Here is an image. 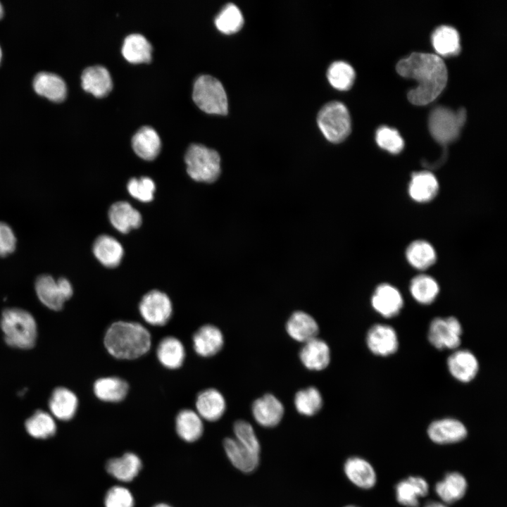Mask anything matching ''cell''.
<instances>
[{
    "instance_id": "cell-1",
    "label": "cell",
    "mask_w": 507,
    "mask_h": 507,
    "mask_svg": "<svg viewBox=\"0 0 507 507\" xmlns=\"http://www.w3.org/2000/svg\"><path fill=\"white\" fill-rule=\"evenodd\" d=\"M397 73L402 77L414 79L418 86L408 93V101L424 106L434 101L446 87L448 73L444 61L437 55L412 53L396 64Z\"/></svg>"
},
{
    "instance_id": "cell-2",
    "label": "cell",
    "mask_w": 507,
    "mask_h": 507,
    "mask_svg": "<svg viewBox=\"0 0 507 507\" xmlns=\"http://www.w3.org/2000/svg\"><path fill=\"white\" fill-rule=\"evenodd\" d=\"M104 343L108 353L114 358L132 360L149 351L151 337L149 330L139 323L116 321L107 329Z\"/></svg>"
},
{
    "instance_id": "cell-3",
    "label": "cell",
    "mask_w": 507,
    "mask_h": 507,
    "mask_svg": "<svg viewBox=\"0 0 507 507\" xmlns=\"http://www.w3.org/2000/svg\"><path fill=\"white\" fill-rule=\"evenodd\" d=\"M1 325L8 345L20 349L34 346L37 337L36 323L27 311L18 308L4 311Z\"/></svg>"
},
{
    "instance_id": "cell-4",
    "label": "cell",
    "mask_w": 507,
    "mask_h": 507,
    "mask_svg": "<svg viewBox=\"0 0 507 507\" xmlns=\"http://www.w3.org/2000/svg\"><path fill=\"white\" fill-rule=\"evenodd\" d=\"M187 172L195 181L211 183L220 174V157L212 149L199 144H191L184 156Z\"/></svg>"
},
{
    "instance_id": "cell-5",
    "label": "cell",
    "mask_w": 507,
    "mask_h": 507,
    "mask_svg": "<svg viewBox=\"0 0 507 507\" xmlns=\"http://www.w3.org/2000/svg\"><path fill=\"white\" fill-rule=\"evenodd\" d=\"M193 99L204 111L225 115L228 111V102L222 83L208 75L198 77L194 84Z\"/></svg>"
},
{
    "instance_id": "cell-6",
    "label": "cell",
    "mask_w": 507,
    "mask_h": 507,
    "mask_svg": "<svg viewBox=\"0 0 507 507\" xmlns=\"http://www.w3.org/2000/svg\"><path fill=\"white\" fill-rule=\"evenodd\" d=\"M317 123L325 137L332 143L343 142L351 132L349 111L339 101H330L323 106L318 112Z\"/></svg>"
},
{
    "instance_id": "cell-7",
    "label": "cell",
    "mask_w": 507,
    "mask_h": 507,
    "mask_svg": "<svg viewBox=\"0 0 507 507\" xmlns=\"http://www.w3.org/2000/svg\"><path fill=\"white\" fill-rule=\"evenodd\" d=\"M466 118V111L463 108L455 112L446 107H437L429 116L430 132L439 143L449 144L458 137Z\"/></svg>"
},
{
    "instance_id": "cell-8",
    "label": "cell",
    "mask_w": 507,
    "mask_h": 507,
    "mask_svg": "<svg viewBox=\"0 0 507 507\" xmlns=\"http://www.w3.org/2000/svg\"><path fill=\"white\" fill-rule=\"evenodd\" d=\"M35 290L39 300L48 308L54 311L61 310L64 302L73 293L70 282L65 278L56 281L51 275H43L36 280Z\"/></svg>"
},
{
    "instance_id": "cell-9",
    "label": "cell",
    "mask_w": 507,
    "mask_h": 507,
    "mask_svg": "<svg viewBox=\"0 0 507 507\" xmlns=\"http://www.w3.org/2000/svg\"><path fill=\"white\" fill-rule=\"evenodd\" d=\"M141 317L153 326H163L170 320L173 305L168 296L157 289L147 292L139 304Z\"/></svg>"
},
{
    "instance_id": "cell-10",
    "label": "cell",
    "mask_w": 507,
    "mask_h": 507,
    "mask_svg": "<svg viewBox=\"0 0 507 507\" xmlns=\"http://www.w3.org/2000/svg\"><path fill=\"white\" fill-rule=\"evenodd\" d=\"M462 327L453 316L436 318L432 320L428 330V340L437 349H455L461 344Z\"/></svg>"
},
{
    "instance_id": "cell-11",
    "label": "cell",
    "mask_w": 507,
    "mask_h": 507,
    "mask_svg": "<svg viewBox=\"0 0 507 507\" xmlns=\"http://www.w3.org/2000/svg\"><path fill=\"white\" fill-rule=\"evenodd\" d=\"M366 343L373 353L381 356L394 353L399 346L394 329L384 324H375L369 329L366 335Z\"/></svg>"
},
{
    "instance_id": "cell-12",
    "label": "cell",
    "mask_w": 507,
    "mask_h": 507,
    "mask_svg": "<svg viewBox=\"0 0 507 507\" xmlns=\"http://www.w3.org/2000/svg\"><path fill=\"white\" fill-rule=\"evenodd\" d=\"M430 439L439 444H448L463 440L468 432L465 425L453 418H444L432 422L428 427Z\"/></svg>"
},
{
    "instance_id": "cell-13",
    "label": "cell",
    "mask_w": 507,
    "mask_h": 507,
    "mask_svg": "<svg viewBox=\"0 0 507 507\" xmlns=\"http://www.w3.org/2000/svg\"><path fill=\"white\" fill-rule=\"evenodd\" d=\"M371 303L373 308L381 315L392 318L399 313L403 301L396 288L389 284H381L375 289Z\"/></svg>"
},
{
    "instance_id": "cell-14",
    "label": "cell",
    "mask_w": 507,
    "mask_h": 507,
    "mask_svg": "<svg viewBox=\"0 0 507 507\" xmlns=\"http://www.w3.org/2000/svg\"><path fill=\"white\" fill-rule=\"evenodd\" d=\"M32 87L38 95L55 103L63 101L67 96L68 88L65 82L54 73H38L34 77Z\"/></svg>"
},
{
    "instance_id": "cell-15",
    "label": "cell",
    "mask_w": 507,
    "mask_h": 507,
    "mask_svg": "<svg viewBox=\"0 0 507 507\" xmlns=\"http://www.w3.org/2000/svg\"><path fill=\"white\" fill-rule=\"evenodd\" d=\"M252 414L258 424L265 427H272L281 421L284 406L275 396L267 394L254 402Z\"/></svg>"
},
{
    "instance_id": "cell-16",
    "label": "cell",
    "mask_w": 507,
    "mask_h": 507,
    "mask_svg": "<svg viewBox=\"0 0 507 507\" xmlns=\"http://www.w3.org/2000/svg\"><path fill=\"white\" fill-rule=\"evenodd\" d=\"M195 352L202 357L215 355L222 349L224 338L222 332L216 326L207 324L199 327L192 337Z\"/></svg>"
},
{
    "instance_id": "cell-17",
    "label": "cell",
    "mask_w": 507,
    "mask_h": 507,
    "mask_svg": "<svg viewBox=\"0 0 507 507\" xmlns=\"http://www.w3.org/2000/svg\"><path fill=\"white\" fill-rule=\"evenodd\" d=\"M451 375L462 382H469L476 376L479 363L475 355L468 350H457L447 359Z\"/></svg>"
},
{
    "instance_id": "cell-18",
    "label": "cell",
    "mask_w": 507,
    "mask_h": 507,
    "mask_svg": "<svg viewBox=\"0 0 507 507\" xmlns=\"http://www.w3.org/2000/svg\"><path fill=\"white\" fill-rule=\"evenodd\" d=\"M196 413L208 421L219 420L226 409L223 394L216 389L209 388L201 392L196 399Z\"/></svg>"
},
{
    "instance_id": "cell-19",
    "label": "cell",
    "mask_w": 507,
    "mask_h": 507,
    "mask_svg": "<svg viewBox=\"0 0 507 507\" xmlns=\"http://www.w3.org/2000/svg\"><path fill=\"white\" fill-rule=\"evenodd\" d=\"M397 501L406 507H419L420 497H425L429 493V486L425 479L418 476H411L400 481L395 487Z\"/></svg>"
},
{
    "instance_id": "cell-20",
    "label": "cell",
    "mask_w": 507,
    "mask_h": 507,
    "mask_svg": "<svg viewBox=\"0 0 507 507\" xmlns=\"http://www.w3.org/2000/svg\"><path fill=\"white\" fill-rule=\"evenodd\" d=\"M81 85L84 90L95 96H106L112 89L113 82L108 70L96 65L85 68L81 75Z\"/></svg>"
},
{
    "instance_id": "cell-21",
    "label": "cell",
    "mask_w": 507,
    "mask_h": 507,
    "mask_svg": "<svg viewBox=\"0 0 507 507\" xmlns=\"http://www.w3.org/2000/svg\"><path fill=\"white\" fill-rule=\"evenodd\" d=\"M301 361L312 370L325 368L330 361V351L327 344L315 337L306 342L299 352Z\"/></svg>"
},
{
    "instance_id": "cell-22",
    "label": "cell",
    "mask_w": 507,
    "mask_h": 507,
    "mask_svg": "<svg viewBox=\"0 0 507 507\" xmlns=\"http://www.w3.org/2000/svg\"><path fill=\"white\" fill-rule=\"evenodd\" d=\"M223 446L230 462L240 471L248 473L258 467L259 455L249 450L236 439H225Z\"/></svg>"
},
{
    "instance_id": "cell-23",
    "label": "cell",
    "mask_w": 507,
    "mask_h": 507,
    "mask_svg": "<svg viewBox=\"0 0 507 507\" xmlns=\"http://www.w3.org/2000/svg\"><path fill=\"white\" fill-rule=\"evenodd\" d=\"M108 218L111 225L122 233H127L142 224L140 213L127 201L112 204L108 210Z\"/></svg>"
},
{
    "instance_id": "cell-24",
    "label": "cell",
    "mask_w": 507,
    "mask_h": 507,
    "mask_svg": "<svg viewBox=\"0 0 507 507\" xmlns=\"http://www.w3.org/2000/svg\"><path fill=\"white\" fill-rule=\"evenodd\" d=\"M345 475L356 486L368 489L375 486L376 473L370 463L360 457L349 458L344 466Z\"/></svg>"
},
{
    "instance_id": "cell-25",
    "label": "cell",
    "mask_w": 507,
    "mask_h": 507,
    "mask_svg": "<svg viewBox=\"0 0 507 507\" xmlns=\"http://www.w3.org/2000/svg\"><path fill=\"white\" fill-rule=\"evenodd\" d=\"M132 146L140 158L151 161L159 154L161 142L158 132L153 127L143 126L134 134Z\"/></svg>"
},
{
    "instance_id": "cell-26",
    "label": "cell",
    "mask_w": 507,
    "mask_h": 507,
    "mask_svg": "<svg viewBox=\"0 0 507 507\" xmlns=\"http://www.w3.org/2000/svg\"><path fill=\"white\" fill-rule=\"evenodd\" d=\"M93 253L96 259L107 268L118 266L124 251L120 243L114 237L103 234L99 236L93 244Z\"/></svg>"
},
{
    "instance_id": "cell-27",
    "label": "cell",
    "mask_w": 507,
    "mask_h": 507,
    "mask_svg": "<svg viewBox=\"0 0 507 507\" xmlns=\"http://www.w3.org/2000/svg\"><path fill=\"white\" fill-rule=\"evenodd\" d=\"M156 356L161 364L166 368L175 370L183 364L186 352L182 342L175 337H164L159 342Z\"/></svg>"
},
{
    "instance_id": "cell-28",
    "label": "cell",
    "mask_w": 507,
    "mask_h": 507,
    "mask_svg": "<svg viewBox=\"0 0 507 507\" xmlns=\"http://www.w3.org/2000/svg\"><path fill=\"white\" fill-rule=\"evenodd\" d=\"M286 330L292 339L298 342H306L316 337L318 325L315 320L309 314L303 311H296L287 322Z\"/></svg>"
},
{
    "instance_id": "cell-29",
    "label": "cell",
    "mask_w": 507,
    "mask_h": 507,
    "mask_svg": "<svg viewBox=\"0 0 507 507\" xmlns=\"http://www.w3.org/2000/svg\"><path fill=\"white\" fill-rule=\"evenodd\" d=\"M142 468V461L133 453H126L120 458H114L106 463L107 472L121 482L132 481Z\"/></svg>"
},
{
    "instance_id": "cell-30",
    "label": "cell",
    "mask_w": 507,
    "mask_h": 507,
    "mask_svg": "<svg viewBox=\"0 0 507 507\" xmlns=\"http://www.w3.org/2000/svg\"><path fill=\"white\" fill-rule=\"evenodd\" d=\"M468 483L459 472L447 473L442 480L435 485L438 496L446 503H453L461 499L465 494Z\"/></svg>"
},
{
    "instance_id": "cell-31",
    "label": "cell",
    "mask_w": 507,
    "mask_h": 507,
    "mask_svg": "<svg viewBox=\"0 0 507 507\" xmlns=\"http://www.w3.org/2000/svg\"><path fill=\"white\" fill-rule=\"evenodd\" d=\"M127 382L118 377H105L98 379L94 384L96 396L104 401L115 403L123 401L127 394Z\"/></svg>"
},
{
    "instance_id": "cell-32",
    "label": "cell",
    "mask_w": 507,
    "mask_h": 507,
    "mask_svg": "<svg viewBox=\"0 0 507 507\" xmlns=\"http://www.w3.org/2000/svg\"><path fill=\"white\" fill-rule=\"evenodd\" d=\"M175 428L182 439L193 442L198 440L203 434L202 418L196 411L191 409L182 410L176 416Z\"/></svg>"
},
{
    "instance_id": "cell-33",
    "label": "cell",
    "mask_w": 507,
    "mask_h": 507,
    "mask_svg": "<svg viewBox=\"0 0 507 507\" xmlns=\"http://www.w3.org/2000/svg\"><path fill=\"white\" fill-rule=\"evenodd\" d=\"M439 189L437 180L427 171L416 173L412 175L408 187L411 197L418 202H427L432 199Z\"/></svg>"
},
{
    "instance_id": "cell-34",
    "label": "cell",
    "mask_w": 507,
    "mask_h": 507,
    "mask_svg": "<svg viewBox=\"0 0 507 507\" xmlns=\"http://www.w3.org/2000/svg\"><path fill=\"white\" fill-rule=\"evenodd\" d=\"M432 42L436 52L443 56H456L461 51L458 32L450 26L437 27L432 35Z\"/></svg>"
},
{
    "instance_id": "cell-35",
    "label": "cell",
    "mask_w": 507,
    "mask_h": 507,
    "mask_svg": "<svg viewBox=\"0 0 507 507\" xmlns=\"http://www.w3.org/2000/svg\"><path fill=\"white\" fill-rule=\"evenodd\" d=\"M152 46L141 34L133 33L127 36L122 46V54L131 63L149 62L151 59Z\"/></svg>"
},
{
    "instance_id": "cell-36",
    "label": "cell",
    "mask_w": 507,
    "mask_h": 507,
    "mask_svg": "<svg viewBox=\"0 0 507 507\" xmlns=\"http://www.w3.org/2000/svg\"><path fill=\"white\" fill-rule=\"evenodd\" d=\"M78 401L75 394L65 388H57L53 392L49 407L57 418L68 420L72 418L77 408Z\"/></svg>"
},
{
    "instance_id": "cell-37",
    "label": "cell",
    "mask_w": 507,
    "mask_h": 507,
    "mask_svg": "<svg viewBox=\"0 0 507 507\" xmlns=\"http://www.w3.org/2000/svg\"><path fill=\"white\" fill-rule=\"evenodd\" d=\"M439 285L432 277L420 275L415 277L411 282V295L421 304H430L439 293Z\"/></svg>"
},
{
    "instance_id": "cell-38",
    "label": "cell",
    "mask_w": 507,
    "mask_h": 507,
    "mask_svg": "<svg viewBox=\"0 0 507 507\" xmlns=\"http://www.w3.org/2000/svg\"><path fill=\"white\" fill-rule=\"evenodd\" d=\"M406 258L414 268L425 270L434 263L436 254L434 248L428 242L415 241L408 247Z\"/></svg>"
},
{
    "instance_id": "cell-39",
    "label": "cell",
    "mask_w": 507,
    "mask_h": 507,
    "mask_svg": "<svg viewBox=\"0 0 507 507\" xmlns=\"http://www.w3.org/2000/svg\"><path fill=\"white\" fill-rule=\"evenodd\" d=\"M215 25L223 33H235L244 25L243 15L236 5L232 3L227 4L215 17Z\"/></svg>"
},
{
    "instance_id": "cell-40",
    "label": "cell",
    "mask_w": 507,
    "mask_h": 507,
    "mask_svg": "<svg viewBox=\"0 0 507 507\" xmlns=\"http://www.w3.org/2000/svg\"><path fill=\"white\" fill-rule=\"evenodd\" d=\"M356 77L353 67L344 61L332 63L327 71L330 84L339 90H348L353 84Z\"/></svg>"
},
{
    "instance_id": "cell-41",
    "label": "cell",
    "mask_w": 507,
    "mask_h": 507,
    "mask_svg": "<svg viewBox=\"0 0 507 507\" xmlns=\"http://www.w3.org/2000/svg\"><path fill=\"white\" fill-rule=\"evenodd\" d=\"M296 411L306 416L316 414L322 408L323 399L320 392L313 387L299 391L294 397Z\"/></svg>"
},
{
    "instance_id": "cell-42",
    "label": "cell",
    "mask_w": 507,
    "mask_h": 507,
    "mask_svg": "<svg viewBox=\"0 0 507 507\" xmlns=\"http://www.w3.org/2000/svg\"><path fill=\"white\" fill-rule=\"evenodd\" d=\"M25 428L32 437L46 439L55 434L56 426L50 415L39 411L27 419Z\"/></svg>"
},
{
    "instance_id": "cell-43",
    "label": "cell",
    "mask_w": 507,
    "mask_h": 507,
    "mask_svg": "<svg viewBox=\"0 0 507 507\" xmlns=\"http://www.w3.org/2000/svg\"><path fill=\"white\" fill-rule=\"evenodd\" d=\"M375 139L380 147L392 154L399 153L404 146L403 139L399 132L389 127L378 128Z\"/></svg>"
},
{
    "instance_id": "cell-44",
    "label": "cell",
    "mask_w": 507,
    "mask_h": 507,
    "mask_svg": "<svg viewBox=\"0 0 507 507\" xmlns=\"http://www.w3.org/2000/svg\"><path fill=\"white\" fill-rule=\"evenodd\" d=\"M127 189L134 199L142 202H150L156 190L154 182L148 177L132 178L128 181Z\"/></svg>"
},
{
    "instance_id": "cell-45",
    "label": "cell",
    "mask_w": 507,
    "mask_h": 507,
    "mask_svg": "<svg viewBox=\"0 0 507 507\" xmlns=\"http://www.w3.org/2000/svg\"><path fill=\"white\" fill-rule=\"evenodd\" d=\"M234 433L235 439L242 445L248 448L254 453H260L261 446L258 439L251 425L242 420L234 423Z\"/></svg>"
},
{
    "instance_id": "cell-46",
    "label": "cell",
    "mask_w": 507,
    "mask_h": 507,
    "mask_svg": "<svg viewBox=\"0 0 507 507\" xmlns=\"http://www.w3.org/2000/svg\"><path fill=\"white\" fill-rule=\"evenodd\" d=\"M105 507H134V501L130 491L121 486L110 488L104 499Z\"/></svg>"
},
{
    "instance_id": "cell-47",
    "label": "cell",
    "mask_w": 507,
    "mask_h": 507,
    "mask_svg": "<svg viewBox=\"0 0 507 507\" xmlns=\"http://www.w3.org/2000/svg\"><path fill=\"white\" fill-rule=\"evenodd\" d=\"M16 238L11 227L0 222V256L11 254L15 249Z\"/></svg>"
},
{
    "instance_id": "cell-48",
    "label": "cell",
    "mask_w": 507,
    "mask_h": 507,
    "mask_svg": "<svg viewBox=\"0 0 507 507\" xmlns=\"http://www.w3.org/2000/svg\"><path fill=\"white\" fill-rule=\"evenodd\" d=\"M424 507H447L445 504L437 501H429Z\"/></svg>"
},
{
    "instance_id": "cell-49",
    "label": "cell",
    "mask_w": 507,
    "mask_h": 507,
    "mask_svg": "<svg viewBox=\"0 0 507 507\" xmlns=\"http://www.w3.org/2000/svg\"><path fill=\"white\" fill-rule=\"evenodd\" d=\"M153 507H171V506L168 504H165V503H158V504L155 505Z\"/></svg>"
},
{
    "instance_id": "cell-50",
    "label": "cell",
    "mask_w": 507,
    "mask_h": 507,
    "mask_svg": "<svg viewBox=\"0 0 507 507\" xmlns=\"http://www.w3.org/2000/svg\"><path fill=\"white\" fill-rule=\"evenodd\" d=\"M3 15H4V8H3L2 4L0 3V19L2 18Z\"/></svg>"
},
{
    "instance_id": "cell-51",
    "label": "cell",
    "mask_w": 507,
    "mask_h": 507,
    "mask_svg": "<svg viewBox=\"0 0 507 507\" xmlns=\"http://www.w3.org/2000/svg\"><path fill=\"white\" fill-rule=\"evenodd\" d=\"M2 56H3L2 49H1V46H0V64H1V60H2Z\"/></svg>"
},
{
    "instance_id": "cell-52",
    "label": "cell",
    "mask_w": 507,
    "mask_h": 507,
    "mask_svg": "<svg viewBox=\"0 0 507 507\" xmlns=\"http://www.w3.org/2000/svg\"><path fill=\"white\" fill-rule=\"evenodd\" d=\"M345 507H356V506H345Z\"/></svg>"
}]
</instances>
